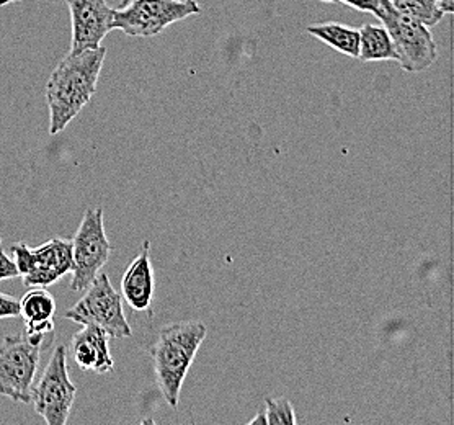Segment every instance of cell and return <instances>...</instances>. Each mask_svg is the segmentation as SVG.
I'll use <instances>...</instances> for the list:
<instances>
[{"mask_svg": "<svg viewBox=\"0 0 454 425\" xmlns=\"http://www.w3.org/2000/svg\"><path fill=\"white\" fill-rule=\"evenodd\" d=\"M395 11L434 27L444 15L453 13L454 0H389Z\"/></svg>", "mask_w": 454, "mask_h": 425, "instance_id": "2e32d148", "label": "cell"}, {"mask_svg": "<svg viewBox=\"0 0 454 425\" xmlns=\"http://www.w3.org/2000/svg\"><path fill=\"white\" fill-rule=\"evenodd\" d=\"M106 48L69 52L52 71L46 83L50 108V135L62 133L83 106L92 100L104 67Z\"/></svg>", "mask_w": 454, "mask_h": 425, "instance_id": "6da1fadb", "label": "cell"}, {"mask_svg": "<svg viewBox=\"0 0 454 425\" xmlns=\"http://www.w3.org/2000/svg\"><path fill=\"white\" fill-rule=\"evenodd\" d=\"M33 250V269L21 277L28 288H46L73 270V240L54 238Z\"/></svg>", "mask_w": 454, "mask_h": 425, "instance_id": "30bf717a", "label": "cell"}, {"mask_svg": "<svg viewBox=\"0 0 454 425\" xmlns=\"http://www.w3.org/2000/svg\"><path fill=\"white\" fill-rule=\"evenodd\" d=\"M74 362L83 372L110 374L114 370V357L110 352V335L98 326L85 324L71 339Z\"/></svg>", "mask_w": 454, "mask_h": 425, "instance_id": "8fae6325", "label": "cell"}, {"mask_svg": "<svg viewBox=\"0 0 454 425\" xmlns=\"http://www.w3.org/2000/svg\"><path fill=\"white\" fill-rule=\"evenodd\" d=\"M200 12L201 7L197 0H133L126 7L114 9L112 30H120L128 36L149 38Z\"/></svg>", "mask_w": 454, "mask_h": 425, "instance_id": "5b68a950", "label": "cell"}, {"mask_svg": "<svg viewBox=\"0 0 454 425\" xmlns=\"http://www.w3.org/2000/svg\"><path fill=\"white\" fill-rule=\"evenodd\" d=\"M19 316H20V300L13 298L11 295L0 293V319L19 318Z\"/></svg>", "mask_w": 454, "mask_h": 425, "instance_id": "d6986e66", "label": "cell"}, {"mask_svg": "<svg viewBox=\"0 0 454 425\" xmlns=\"http://www.w3.org/2000/svg\"><path fill=\"white\" fill-rule=\"evenodd\" d=\"M56 300L46 288H31L20 300L25 334L48 337L54 331Z\"/></svg>", "mask_w": 454, "mask_h": 425, "instance_id": "4fadbf2b", "label": "cell"}, {"mask_svg": "<svg viewBox=\"0 0 454 425\" xmlns=\"http://www.w3.org/2000/svg\"><path fill=\"white\" fill-rule=\"evenodd\" d=\"M15 2H20V0H0V7H7V5L15 4Z\"/></svg>", "mask_w": 454, "mask_h": 425, "instance_id": "603a6c76", "label": "cell"}, {"mask_svg": "<svg viewBox=\"0 0 454 425\" xmlns=\"http://www.w3.org/2000/svg\"><path fill=\"white\" fill-rule=\"evenodd\" d=\"M19 270L5 250H0V281L19 279Z\"/></svg>", "mask_w": 454, "mask_h": 425, "instance_id": "ffe728a7", "label": "cell"}, {"mask_svg": "<svg viewBox=\"0 0 454 425\" xmlns=\"http://www.w3.org/2000/svg\"><path fill=\"white\" fill-rule=\"evenodd\" d=\"M64 318L82 326H98L114 339L133 335V329L124 316L121 293L114 290L106 273L97 275L87 293L66 311Z\"/></svg>", "mask_w": 454, "mask_h": 425, "instance_id": "8992f818", "label": "cell"}, {"mask_svg": "<svg viewBox=\"0 0 454 425\" xmlns=\"http://www.w3.org/2000/svg\"><path fill=\"white\" fill-rule=\"evenodd\" d=\"M12 254H13V262L19 270V275L25 277L27 273H30L33 269V250L30 246H27L23 240L19 244L12 246Z\"/></svg>", "mask_w": 454, "mask_h": 425, "instance_id": "ac0fdd59", "label": "cell"}, {"mask_svg": "<svg viewBox=\"0 0 454 425\" xmlns=\"http://www.w3.org/2000/svg\"><path fill=\"white\" fill-rule=\"evenodd\" d=\"M112 252L114 246L105 232L104 209H87L73 239L71 290H87L106 265Z\"/></svg>", "mask_w": 454, "mask_h": 425, "instance_id": "ba28073f", "label": "cell"}, {"mask_svg": "<svg viewBox=\"0 0 454 425\" xmlns=\"http://www.w3.org/2000/svg\"><path fill=\"white\" fill-rule=\"evenodd\" d=\"M335 2H341L343 5H348L351 9L358 12L374 13V9H376V2L374 0H335Z\"/></svg>", "mask_w": 454, "mask_h": 425, "instance_id": "44dd1931", "label": "cell"}, {"mask_svg": "<svg viewBox=\"0 0 454 425\" xmlns=\"http://www.w3.org/2000/svg\"><path fill=\"white\" fill-rule=\"evenodd\" d=\"M129 2H133V0H120V9H121V7H126Z\"/></svg>", "mask_w": 454, "mask_h": 425, "instance_id": "cb8c5ba5", "label": "cell"}, {"mask_svg": "<svg viewBox=\"0 0 454 425\" xmlns=\"http://www.w3.org/2000/svg\"><path fill=\"white\" fill-rule=\"evenodd\" d=\"M265 405H267L265 414H267L269 425H293L298 422L296 414H294V407L286 397H277V399L269 397L265 401Z\"/></svg>", "mask_w": 454, "mask_h": 425, "instance_id": "e0dca14e", "label": "cell"}, {"mask_svg": "<svg viewBox=\"0 0 454 425\" xmlns=\"http://www.w3.org/2000/svg\"><path fill=\"white\" fill-rule=\"evenodd\" d=\"M310 36H316L325 44H329L332 50L341 52L350 58H358L360 51V32L350 28L341 23H317L308 27Z\"/></svg>", "mask_w": 454, "mask_h": 425, "instance_id": "5bb4252c", "label": "cell"}, {"mask_svg": "<svg viewBox=\"0 0 454 425\" xmlns=\"http://www.w3.org/2000/svg\"><path fill=\"white\" fill-rule=\"evenodd\" d=\"M207 334V326L200 321L176 322L159 332L151 355L155 380L170 407L180 403L182 386Z\"/></svg>", "mask_w": 454, "mask_h": 425, "instance_id": "7a4b0ae2", "label": "cell"}, {"mask_svg": "<svg viewBox=\"0 0 454 425\" xmlns=\"http://www.w3.org/2000/svg\"><path fill=\"white\" fill-rule=\"evenodd\" d=\"M77 386L67 372V349L56 345L40 380L33 384L31 401L48 425H66L73 411Z\"/></svg>", "mask_w": 454, "mask_h": 425, "instance_id": "52a82bcc", "label": "cell"}, {"mask_svg": "<svg viewBox=\"0 0 454 425\" xmlns=\"http://www.w3.org/2000/svg\"><path fill=\"white\" fill-rule=\"evenodd\" d=\"M46 337L7 335L0 343V396L28 405Z\"/></svg>", "mask_w": 454, "mask_h": 425, "instance_id": "277c9868", "label": "cell"}, {"mask_svg": "<svg viewBox=\"0 0 454 425\" xmlns=\"http://www.w3.org/2000/svg\"><path fill=\"white\" fill-rule=\"evenodd\" d=\"M374 13L393 40L397 63L407 73H422L438 58L430 27L395 11L389 0H374Z\"/></svg>", "mask_w": 454, "mask_h": 425, "instance_id": "3957f363", "label": "cell"}, {"mask_svg": "<svg viewBox=\"0 0 454 425\" xmlns=\"http://www.w3.org/2000/svg\"><path fill=\"white\" fill-rule=\"evenodd\" d=\"M320 2H327V4H333L335 0H320Z\"/></svg>", "mask_w": 454, "mask_h": 425, "instance_id": "d4e9b609", "label": "cell"}, {"mask_svg": "<svg viewBox=\"0 0 454 425\" xmlns=\"http://www.w3.org/2000/svg\"><path fill=\"white\" fill-rule=\"evenodd\" d=\"M360 32L358 59L364 63L395 61V50L387 30L380 25H364Z\"/></svg>", "mask_w": 454, "mask_h": 425, "instance_id": "9a60e30c", "label": "cell"}, {"mask_svg": "<svg viewBox=\"0 0 454 425\" xmlns=\"http://www.w3.org/2000/svg\"><path fill=\"white\" fill-rule=\"evenodd\" d=\"M73 23L71 51H89L102 46V42L112 32L114 9L106 0H67Z\"/></svg>", "mask_w": 454, "mask_h": 425, "instance_id": "9c48e42d", "label": "cell"}, {"mask_svg": "<svg viewBox=\"0 0 454 425\" xmlns=\"http://www.w3.org/2000/svg\"><path fill=\"white\" fill-rule=\"evenodd\" d=\"M248 424L250 425H269V421H267V414H265V411H262V413H258L252 421H248Z\"/></svg>", "mask_w": 454, "mask_h": 425, "instance_id": "7402d4cb", "label": "cell"}, {"mask_svg": "<svg viewBox=\"0 0 454 425\" xmlns=\"http://www.w3.org/2000/svg\"><path fill=\"white\" fill-rule=\"evenodd\" d=\"M0 242H2V238H0Z\"/></svg>", "mask_w": 454, "mask_h": 425, "instance_id": "484cf974", "label": "cell"}, {"mask_svg": "<svg viewBox=\"0 0 454 425\" xmlns=\"http://www.w3.org/2000/svg\"><path fill=\"white\" fill-rule=\"evenodd\" d=\"M154 293L155 277L151 262V242L145 240L137 257L124 270L121 298L135 311H149L153 314L151 306L154 301Z\"/></svg>", "mask_w": 454, "mask_h": 425, "instance_id": "7c38bea8", "label": "cell"}]
</instances>
